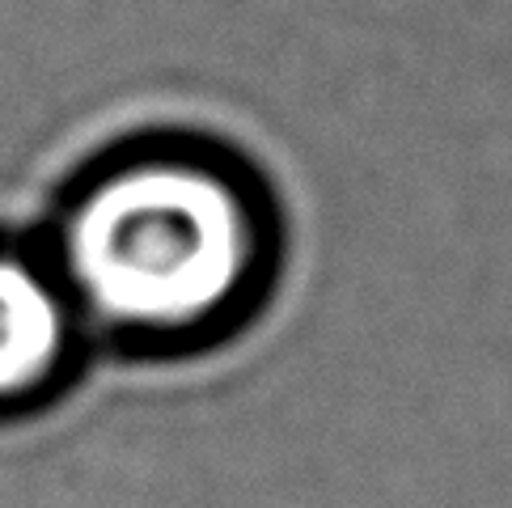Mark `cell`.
<instances>
[{
    "instance_id": "obj_2",
    "label": "cell",
    "mask_w": 512,
    "mask_h": 508,
    "mask_svg": "<svg viewBox=\"0 0 512 508\" xmlns=\"http://www.w3.org/2000/svg\"><path fill=\"white\" fill-rule=\"evenodd\" d=\"M72 297L56 271L0 254V398L39 390L72 339Z\"/></svg>"
},
{
    "instance_id": "obj_1",
    "label": "cell",
    "mask_w": 512,
    "mask_h": 508,
    "mask_svg": "<svg viewBox=\"0 0 512 508\" xmlns=\"http://www.w3.org/2000/svg\"><path fill=\"white\" fill-rule=\"evenodd\" d=\"M259 267V216L195 157L106 170L64 221L60 280L77 310L127 335H187L221 318Z\"/></svg>"
}]
</instances>
